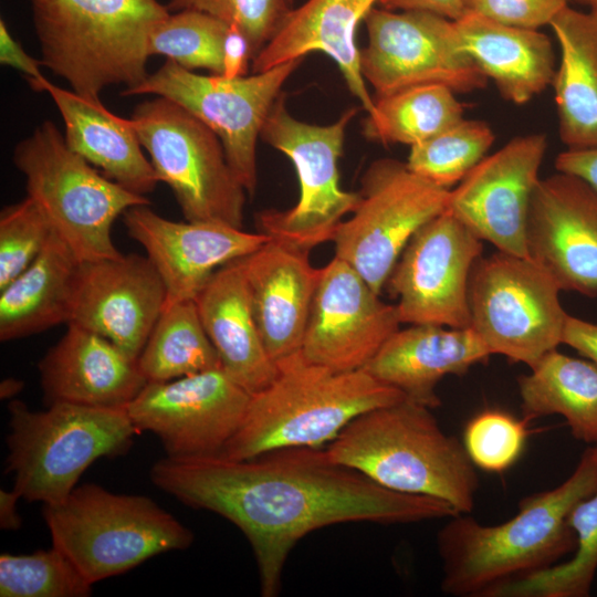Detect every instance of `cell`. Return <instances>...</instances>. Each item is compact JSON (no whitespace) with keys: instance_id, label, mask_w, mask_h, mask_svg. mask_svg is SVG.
Listing matches in <instances>:
<instances>
[{"instance_id":"cell-48","label":"cell","mask_w":597,"mask_h":597,"mask_svg":"<svg viewBox=\"0 0 597 597\" xmlns=\"http://www.w3.org/2000/svg\"><path fill=\"white\" fill-rule=\"evenodd\" d=\"M23 389V381L15 378H6L0 384L1 399L15 397Z\"/></svg>"},{"instance_id":"cell-40","label":"cell","mask_w":597,"mask_h":597,"mask_svg":"<svg viewBox=\"0 0 597 597\" xmlns=\"http://www.w3.org/2000/svg\"><path fill=\"white\" fill-rule=\"evenodd\" d=\"M166 7L170 12L200 11L235 25L248 38L253 59L293 9L292 0H169Z\"/></svg>"},{"instance_id":"cell-36","label":"cell","mask_w":597,"mask_h":597,"mask_svg":"<svg viewBox=\"0 0 597 597\" xmlns=\"http://www.w3.org/2000/svg\"><path fill=\"white\" fill-rule=\"evenodd\" d=\"M92 586L57 547L0 555L1 597H87Z\"/></svg>"},{"instance_id":"cell-25","label":"cell","mask_w":597,"mask_h":597,"mask_svg":"<svg viewBox=\"0 0 597 597\" xmlns=\"http://www.w3.org/2000/svg\"><path fill=\"white\" fill-rule=\"evenodd\" d=\"M379 1L306 0L289 12L273 38L252 60L253 73L322 52L336 63L349 92L370 114L375 100L360 71L356 31Z\"/></svg>"},{"instance_id":"cell-50","label":"cell","mask_w":597,"mask_h":597,"mask_svg":"<svg viewBox=\"0 0 597 597\" xmlns=\"http://www.w3.org/2000/svg\"><path fill=\"white\" fill-rule=\"evenodd\" d=\"M595 449H596V451H597V446H595Z\"/></svg>"},{"instance_id":"cell-32","label":"cell","mask_w":597,"mask_h":597,"mask_svg":"<svg viewBox=\"0 0 597 597\" xmlns=\"http://www.w3.org/2000/svg\"><path fill=\"white\" fill-rule=\"evenodd\" d=\"M452 90L438 84L408 87L377 97L364 121L366 138L383 144H419L463 119V105Z\"/></svg>"},{"instance_id":"cell-30","label":"cell","mask_w":597,"mask_h":597,"mask_svg":"<svg viewBox=\"0 0 597 597\" xmlns=\"http://www.w3.org/2000/svg\"><path fill=\"white\" fill-rule=\"evenodd\" d=\"M78 261L54 232L36 259L0 291V339L8 342L67 324Z\"/></svg>"},{"instance_id":"cell-10","label":"cell","mask_w":597,"mask_h":597,"mask_svg":"<svg viewBox=\"0 0 597 597\" xmlns=\"http://www.w3.org/2000/svg\"><path fill=\"white\" fill-rule=\"evenodd\" d=\"M283 92L274 102L260 138L292 161L300 182V197L286 210L268 209L256 214L260 232L311 251L332 241L337 226L359 201V191L339 186L338 159L345 133L357 114L346 109L328 125H314L295 118L286 107Z\"/></svg>"},{"instance_id":"cell-4","label":"cell","mask_w":597,"mask_h":597,"mask_svg":"<svg viewBox=\"0 0 597 597\" xmlns=\"http://www.w3.org/2000/svg\"><path fill=\"white\" fill-rule=\"evenodd\" d=\"M272 383L251 395L244 418L220 457L242 460L292 447H322L358 416L406 399L364 368L337 371L301 350L276 362Z\"/></svg>"},{"instance_id":"cell-33","label":"cell","mask_w":597,"mask_h":597,"mask_svg":"<svg viewBox=\"0 0 597 597\" xmlns=\"http://www.w3.org/2000/svg\"><path fill=\"white\" fill-rule=\"evenodd\" d=\"M137 363L147 381H168L221 367L195 300L164 307Z\"/></svg>"},{"instance_id":"cell-18","label":"cell","mask_w":597,"mask_h":597,"mask_svg":"<svg viewBox=\"0 0 597 597\" xmlns=\"http://www.w3.org/2000/svg\"><path fill=\"white\" fill-rule=\"evenodd\" d=\"M399 324L397 306L383 302L353 266L334 256L322 268L301 352L337 371L362 369Z\"/></svg>"},{"instance_id":"cell-5","label":"cell","mask_w":597,"mask_h":597,"mask_svg":"<svg viewBox=\"0 0 597 597\" xmlns=\"http://www.w3.org/2000/svg\"><path fill=\"white\" fill-rule=\"evenodd\" d=\"M43 66L72 91L97 98L107 86L140 84L149 39L170 13L158 0H28Z\"/></svg>"},{"instance_id":"cell-7","label":"cell","mask_w":597,"mask_h":597,"mask_svg":"<svg viewBox=\"0 0 597 597\" xmlns=\"http://www.w3.org/2000/svg\"><path fill=\"white\" fill-rule=\"evenodd\" d=\"M52 545L96 584L193 542L192 532L151 499L118 494L94 483L43 505Z\"/></svg>"},{"instance_id":"cell-41","label":"cell","mask_w":597,"mask_h":597,"mask_svg":"<svg viewBox=\"0 0 597 597\" xmlns=\"http://www.w3.org/2000/svg\"><path fill=\"white\" fill-rule=\"evenodd\" d=\"M465 11L476 12L503 24L534 29L549 25L568 0H462Z\"/></svg>"},{"instance_id":"cell-39","label":"cell","mask_w":597,"mask_h":597,"mask_svg":"<svg viewBox=\"0 0 597 597\" xmlns=\"http://www.w3.org/2000/svg\"><path fill=\"white\" fill-rule=\"evenodd\" d=\"M526 421L500 410H484L465 426L464 449L473 464L489 472L509 469L521 455Z\"/></svg>"},{"instance_id":"cell-42","label":"cell","mask_w":597,"mask_h":597,"mask_svg":"<svg viewBox=\"0 0 597 597\" xmlns=\"http://www.w3.org/2000/svg\"><path fill=\"white\" fill-rule=\"evenodd\" d=\"M0 62L21 72L30 86L36 92H44L49 81L43 76L41 60L29 55L22 45L10 34L4 20H0Z\"/></svg>"},{"instance_id":"cell-34","label":"cell","mask_w":597,"mask_h":597,"mask_svg":"<svg viewBox=\"0 0 597 597\" xmlns=\"http://www.w3.org/2000/svg\"><path fill=\"white\" fill-rule=\"evenodd\" d=\"M574 556L490 589L484 597H585L597 570V490L569 512Z\"/></svg>"},{"instance_id":"cell-46","label":"cell","mask_w":597,"mask_h":597,"mask_svg":"<svg viewBox=\"0 0 597 597\" xmlns=\"http://www.w3.org/2000/svg\"><path fill=\"white\" fill-rule=\"evenodd\" d=\"M387 10H421L457 20L463 15L465 8L462 0H380Z\"/></svg>"},{"instance_id":"cell-28","label":"cell","mask_w":597,"mask_h":597,"mask_svg":"<svg viewBox=\"0 0 597 597\" xmlns=\"http://www.w3.org/2000/svg\"><path fill=\"white\" fill-rule=\"evenodd\" d=\"M44 92L63 118L71 150L134 193L146 196L155 190L160 180L143 154L130 118L113 114L100 97H85L50 81Z\"/></svg>"},{"instance_id":"cell-35","label":"cell","mask_w":597,"mask_h":597,"mask_svg":"<svg viewBox=\"0 0 597 597\" xmlns=\"http://www.w3.org/2000/svg\"><path fill=\"white\" fill-rule=\"evenodd\" d=\"M494 139L485 122L463 118L430 139L410 146L406 164L415 174L449 189L484 158Z\"/></svg>"},{"instance_id":"cell-21","label":"cell","mask_w":597,"mask_h":597,"mask_svg":"<svg viewBox=\"0 0 597 597\" xmlns=\"http://www.w3.org/2000/svg\"><path fill=\"white\" fill-rule=\"evenodd\" d=\"M128 235L146 251L167 292L165 306L195 300L213 273L256 251L271 237L219 222L172 221L140 205L123 214Z\"/></svg>"},{"instance_id":"cell-31","label":"cell","mask_w":597,"mask_h":597,"mask_svg":"<svg viewBox=\"0 0 597 597\" xmlns=\"http://www.w3.org/2000/svg\"><path fill=\"white\" fill-rule=\"evenodd\" d=\"M523 419L559 415L572 434L597 446V366L556 349L517 378Z\"/></svg>"},{"instance_id":"cell-24","label":"cell","mask_w":597,"mask_h":597,"mask_svg":"<svg viewBox=\"0 0 597 597\" xmlns=\"http://www.w3.org/2000/svg\"><path fill=\"white\" fill-rule=\"evenodd\" d=\"M411 324L395 332L364 369L400 390L406 399L430 409L441 405L436 392L447 375H464L492 355L472 327Z\"/></svg>"},{"instance_id":"cell-6","label":"cell","mask_w":597,"mask_h":597,"mask_svg":"<svg viewBox=\"0 0 597 597\" xmlns=\"http://www.w3.org/2000/svg\"><path fill=\"white\" fill-rule=\"evenodd\" d=\"M8 410L6 468L12 490L43 505L65 500L93 462L127 452L139 432L126 407L55 402L34 411L12 400Z\"/></svg>"},{"instance_id":"cell-13","label":"cell","mask_w":597,"mask_h":597,"mask_svg":"<svg viewBox=\"0 0 597 597\" xmlns=\"http://www.w3.org/2000/svg\"><path fill=\"white\" fill-rule=\"evenodd\" d=\"M303 59L237 78L199 75L166 62L122 95L155 94L182 106L221 140L226 157L249 195L256 188V142L284 83Z\"/></svg>"},{"instance_id":"cell-43","label":"cell","mask_w":597,"mask_h":597,"mask_svg":"<svg viewBox=\"0 0 597 597\" xmlns=\"http://www.w3.org/2000/svg\"><path fill=\"white\" fill-rule=\"evenodd\" d=\"M253 53L245 34L235 25H230L222 48V73L226 78L245 76Z\"/></svg>"},{"instance_id":"cell-44","label":"cell","mask_w":597,"mask_h":597,"mask_svg":"<svg viewBox=\"0 0 597 597\" xmlns=\"http://www.w3.org/2000/svg\"><path fill=\"white\" fill-rule=\"evenodd\" d=\"M562 344L576 349L597 366V324L567 315Z\"/></svg>"},{"instance_id":"cell-9","label":"cell","mask_w":597,"mask_h":597,"mask_svg":"<svg viewBox=\"0 0 597 597\" xmlns=\"http://www.w3.org/2000/svg\"><path fill=\"white\" fill-rule=\"evenodd\" d=\"M161 182L187 221L243 228L247 191L228 163L219 137L177 103L157 96L130 117Z\"/></svg>"},{"instance_id":"cell-15","label":"cell","mask_w":597,"mask_h":597,"mask_svg":"<svg viewBox=\"0 0 597 597\" xmlns=\"http://www.w3.org/2000/svg\"><path fill=\"white\" fill-rule=\"evenodd\" d=\"M483 244L449 210L408 241L385 286L401 323L470 327L469 276Z\"/></svg>"},{"instance_id":"cell-11","label":"cell","mask_w":597,"mask_h":597,"mask_svg":"<svg viewBox=\"0 0 597 597\" xmlns=\"http://www.w3.org/2000/svg\"><path fill=\"white\" fill-rule=\"evenodd\" d=\"M561 287L530 256L481 255L468 284L471 325L491 354L534 366L562 344L567 313Z\"/></svg>"},{"instance_id":"cell-17","label":"cell","mask_w":597,"mask_h":597,"mask_svg":"<svg viewBox=\"0 0 597 597\" xmlns=\"http://www.w3.org/2000/svg\"><path fill=\"white\" fill-rule=\"evenodd\" d=\"M546 149L544 134L511 139L450 190L447 210L499 251L528 256L527 218Z\"/></svg>"},{"instance_id":"cell-27","label":"cell","mask_w":597,"mask_h":597,"mask_svg":"<svg viewBox=\"0 0 597 597\" xmlns=\"http://www.w3.org/2000/svg\"><path fill=\"white\" fill-rule=\"evenodd\" d=\"M453 22L460 49L505 100L522 105L552 85L555 55L546 34L472 11Z\"/></svg>"},{"instance_id":"cell-49","label":"cell","mask_w":597,"mask_h":597,"mask_svg":"<svg viewBox=\"0 0 597 597\" xmlns=\"http://www.w3.org/2000/svg\"><path fill=\"white\" fill-rule=\"evenodd\" d=\"M575 1L586 7L587 10H590L597 13V0H575Z\"/></svg>"},{"instance_id":"cell-12","label":"cell","mask_w":597,"mask_h":597,"mask_svg":"<svg viewBox=\"0 0 597 597\" xmlns=\"http://www.w3.org/2000/svg\"><path fill=\"white\" fill-rule=\"evenodd\" d=\"M359 201L333 235L335 256L353 266L378 294L411 237L442 213L450 190L392 158L373 161L362 177Z\"/></svg>"},{"instance_id":"cell-38","label":"cell","mask_w":597,"mask_h":597,"mask_svg":"<svg viewBox=\"0 0 597 597\" xmlns=\"http://www.w3.org/2000/svg\"><path fill=\"white\" fill-rule=\"evenodd\" d=\"M53 230L38 203L25 199L0 213V291L40 254Z\"/></svg>"},{"instance_id":"cell-23","label":"cell","mask_w":597,"mask_h":597,"mask_svg":"<svg viewBox=\"0 0 597 597\" xmlns=\"http://www.w3.org/2000/svg\"><path fill=\"white\" fill-rule=\"evenodd\" d=\"M66 325L64 335L39 362L46 406L127 407L148 383L137 359L92 331Z\"/></svg>"},{"instance_id":"cell-20","label":"cell","mask_w":597,"mask_h":597,"mask_svg":"<svg viewBox=\"0 0 597 597\" xmlns=\"http://www.w3.org/2000/svg\"><path fill=\"white\" fill-rule=\"evenodd\" d=\"M526 248L562 291L596 297L597 191L566 172L540 178L530 205Z\"/></svg>"},{"instance_id":"cell-16","label":"cell","mask_w":597,"mask_h":597,"mask_svg":"<svg viewBox=\"0 0 597 597\" xmlns=\"http://www.w3.org/2000/svg\"><path fill=\"white\" fill-rule=\"evenodd\" d=\"M251 394L221 367L168 381H148L127 405L136 428L150 431L166 457L220 455L238 431Z\"/></svg>"},{"instance_id":"cell-45","label":"cell","mask_w":597,"mask_h":597,"mask_svg":"<svg viewBox=\"0 0 597 597\" xmlns=\"http://www.w3.org/2000/svg\"><path fill=\"white\" fill-rule=\"evenodd\" d=\"M555 168L582 178L597 191V147L566 149L556 157Z\"/></svg>"},{"instance_id":"cell-1","label":"cell","mask_w":597,"mask_h":597,"mask_svg":"<svg viewBox=\"0 0 597 597\" xmlns=\"http://www.w3.org/2000/svg\"><path fill=\"white\" fill-rule=\"evenodd\" d=\"M150 480L184 504L234 524L253 551L260 593L281 591L285 562L305 535L348 522L407 524L457 515L447 502L389 490L334 461L322 447L158 460Z\"/></svg>"},{"instance_id":"cell-29","label":"cell","mask_w":597,"mask_h":597,"mask_svg":"<svg viewBox=\"0 0 597 597\" xmlns=\"http://www.w3.org/2000/svg\"><path fill=\"white\" fill-rule=\"evenodd\" d=\"M561 49L552 82L567 149L597 147V13L567 6L549 23Z\"/></svg>"},{"instance_id":"cell-19","label":"cell","mask_w":597,"mask_h":597,"mask_svg":"<svg viewBox=\"0 0 597 597\" xmlns=\"http://www.w3.org/2000/svg\"><path fill=\"white\" fill-rule=\"evenodd\" d=\"M167 301L165 284L147 256L78 262L69 320L138 358Z\"/></svg>"},{"instance_id":"cell-2","label":"cell","mask_w":597,"mask_h":597,"mask_svg":"<svg viewBox=\"0 0 597 597\" xmlns=\"http://www.w3.org/2000/svg\"><path fill=\"white\" fill-rule=\"evenodd\" d=\"M597 490V451L588 448L558 486L524 498L509 521L485 526L450 516L438 533L441 589L452 596H485L506 582L547 568L576 546L570 510Z\"/></svg>"},{"instance_id":"cell-14","label":"cell","mask_w":597,"mask_h":597,"mask_svg":"<svg viewBox=\"0 0 597 597\" xmlns=\"http://www.w3.org/2000/svg\"><path fill=\"white\" fill-rule=\"evenodd\" d=\"M364 23L360 71L377 97L427 84L454 93L486 85L488 77L460 49L453 20L421 10L373 8Z\"/></svg>"},{"instance_id":"cell-3","label":"cell","mask_w":597,"mask_h":597,"mask_svg":"<svg viewBox=\"0 0 597 597\" xmlns=\"http://www.w3.org/2000/svg\"><path fill=\"white\" fill-rule=\"evenodd\" d=\"M337 463L401 493L473 510L479 486L463 443L447 434L430 408L408 399L367 411L349 422L326 448Z\"/></svg>"},{"instance_id":"cell-47","label":"cell","mask_w":597,"mask_h":597,"mask_svg":"<svg viewBox=\"0 0 597 597\" xmlns=\"http://www.w3.org/2000/svg\"><path fill=\"white\" fill-rule=\"evenodd\" d=\"M20 496L13 491L0 490V526L4 531H17L22 521L17 510Z\"/></svg>"},{"instance_id":"cell-22","label":"cell","mask_w":597,"mask_h":597,"mask_svg":"<svg viewBox=\"0 0 597 597\" xmlns=\"http://www.w3.org/2000/svg\"><path fill=\"white\" fill-rule=\"evenodd\" d=\"M308 250L272 238L241 258L254 317L276 363L301 350L312 302L322 275Z\"/></svg>"},{"instance_id":"cell-8","label":"cell","mask_w":597,"mask_h":597,"mask_svg":"<svg viewBox=\"0 0 597 597\" xmlns=\"http://www.w3.org/2000/svg\"><path fill=\"white\" fill-rule=\"evenodd\" d=\"M12 160L24 175L28 196L78 262L119 258L112 239L115 220L132 207L149 205L69 148L45 121L14 147Z\"/></svg>"},{"instance_id":"cell-26","label":"cell","mask_w":597,"mask_h":597,"mask_svg":"<svg viewBox=\"0 0 597 597\" xmlns=\"http://www.w3.org/2000/svg\"><path fill=\"white\" fill-rule=\"evenodd\" d=\"M195 302L221 368L251 395L268 387L277 367L261 337L241 259L218 269Z\"/></svg>"},{"instance_id":"cell-37","label":"cell","mask_w":597,"mask_h":597,"mask_svg":"<svg viewBox=\"0 0 597 597\" xmlns=\"http://www.w3.org/2000/svg\"><path fill=\"white\" fill-rule=\"evenodd\" d=\"M230 24L200 11L170 12L153 31L149 54L165 55L187 70L222 73V48Z\"/></svg>"}]
</instances>
